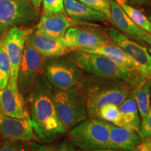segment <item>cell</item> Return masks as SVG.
Wrapping results in <instances>:
<instances>
[{
	"mask_svg": "<svg viewBox=\"0 0 151 151\" xmlns=\"http://www.w3.org/2000/svg\"><path fill=\"white\" fill-rule=\"evenodd\" d=\"M118 107L123 122V127L129 128L140 133L141 119L132 90L129 96Z\"/></svg>",
	"mask_w": 151,
	"mask_h": 151,
	"instance_id": "19",
	"label": "cell"
},
{
	"mask_svg": "<svg viewBox=\"0 0 151 151\" xmlns=\"http://www.w3.org/2000/svg\"><path fill=\"white\" fill-rule=\"evenodd\" d=\"M68 58L88 75L122 81L133 87L145 80L139 71L122 67L101 55L73 51L68 54Z\"/></svg>",
	"mask_w": 151,
	"mask_h": 151,
	"instance_id": "3",
	"label": "cell"
},
{
	"mask_svg": "<svg viewBox=\"0 0 151 151\" xmlns=\"http://www.w3.org/2000/svg\"><path fill=\"white\" fill-rule=\"evenodd\" d=\"M71 143L81 150L92 151L107 148L109 123L97 118H88L69 130Z\"/></svg>",
	"mask_w": 151,
	"mask_h": 151,
	"instance_id": "5",
	"label": "cell"
},
{
	"mask_svg": "<svg viewBox=\"0 0 151 151\" xmlns=\"http://www.w3.org/2000/svg\"><path fill=\"white\" fill-rule=\"evenodd\" d=\"M52 99L57 116L66 131L88 118L83 96L77 86L67 90L53 88Z\"/></svg>",
	"mask_w": 151,
	"mask_h": 151,
	"instance_id": "4",
	"label": "cell"
},
{
	"mask_svg": "<svg viewBox=\"0 0 151 151\" xmlns=\"http://www.w3.org/2000/svg\"><path fill=\"white\" fill-rule=\"evenodd\" d=\"M37 10L29 0H0V35L37 20Z\"/></svg>",
	"mask_w": 151,
	"mask_h": 151,
	"instance_id": "7",
	"label": "cell"
},
{
	"mask_svg": "<svg viewBox=\"0 0 151 151\" xmlns=\"http://www.w3.org/2000/svg\"><path fill=\"white\" fill-rule=\"evenodd\" d=\"M98 119L118 127H123V122L118 106L112 104L104 106L98 112Z\"/></svg>",
	"mask_w": 151,
	"mask_h": 151,
	"instance_id": "23",
	"label": "cell"
},
{
	"mask_svg": "<svg viewBox=\"0 0 151 151\" xmlns=\"http://www.w3.org/2000/svg\"><path fill=\"white\" fill-rule=\"evenodd\" d=\"M64 39L72 52L97 48L112 43L107 34L92 29L76 27L69 28Z\"/></svg>",
	"mask_w": 151,
	"mask_h": 151,
	"instance_id": "11",
	"label": "cell"
},
{
	"mask_svg": "<svg viewBox=\"0 0 151 151\" xmlns=\"http://www.w3.org/2000/svg\"><path fill=\"white\" fill-rule=\"evenodd\" d=\"M110 20L113 25L120 32L144 46L145 43L141 38L143 29L132 21L116 1L110 0Z\"/></svg>",
	"mask_w": 151,
	"mask_h": 151,
	"instance_id": "17",
	"label": "cell"
},
{
	"mask_svg": "<svg viewBox=\"0 0 151 151\" xmlns=\"http://www.w3.org/2000/svg\"><path fill=\"white\" fill-rule=\"evenodd\" d=\"M47 59L27 40L18 76V90L24 99L31 91L38 76L43 73Z\"/></svg>",
	"mask_w": 151,
	"mask_h": 151,
	"instance_id": "8",
	"label": "cell"
},
{
	"mask_svg": "<svg viewBox=\"0 0 151 151\" xmlns=\"http://www.w3.org/2000/svg\"><path fill=\"white\" fill-rule=\"evenodd\" d=\"M33 32L32 29L14 27L0 35L11 63V75L8 85L14 89H18V71L23 55L24 45Z\"/></svg>",
	"mask_w": 151,
	"mask_h": 151,
	"instance_id": "9",
	"label": "cell"
},
{
	"mask_svg": "<svg viewBox=\"0 0 151 151\" xmlns=\"http://www.w3.org/2000/svg\"><path fill=\"white\" fill-rule=\"evenodd\" d=\"M0 113L13 118L29 117L25 99L18 89L8 85L0 90Z\"/></svg>",
	"mask_w": 151,
	"mask_h": 151,
	"instance_id": "14",
	"label": "cell"
},
{
	"mask_svg": "<svg viewBox=\"0 0 151 151\" xmlns=\"http://www.w3.org/2000/svg\"><path fill=\"white\" fill-rule=\"evenodd\" d=\"M107 35L112 43L120 46L127 54L143 78H151V55L146 47L130 39L116 28H109Z\"/></svg>",
	"mask_w": 151,
	"mask_h": 151,
	"instance_id": "10",
	"label": "cell"
},
{
	"mask_svg": "<svg viewBox=\"0 0 151 151\" xmlns=\"http://www.w3.org/2000/svg\"><path fill=\"white\" fill-rule=\"evenodd\" d=\"M29 151H57V147L47 146L33 141L30 143Z\"/></svg>",
	"mask_w": 151,
	"mask_h": 151,
	"instance_id": "29",
	"label": "cell"
},
{
	"mask_svg": "<svg viewBox=\"0 0 151 151\" xmlns=\"http://www.w3.org/2000/svg\"><path fill=\"white\" fill-rule=\"evenodd\" d=\"M64 5L66 14L75 20L103 22L109 20L106 15L76 0H64Z\"/></svg>",
	"mask_w": 151,
	"mask_h": 151,
	"instance_id": "18",
	"label": "cell"
},
{
	"mask_svg": "<svg viewBox=\"0 0 151 151\" xmlns=\"http://www.w3.org/2000/svg\"><path fill=\"white\" fill-rule=\"evenodd\" d=\"M57 151H76V148L72 143L64 142L57 146Z\"/></svg>",
	"mask_w": 151,
	"mask_h": 151,
	"instance_id": "31",
	"label": "cell"
},
{
	"mask_svg": "<svg viewBox=\"0 0 151 151\" xmlns=\"http://www.w3.org/2000/svg\"><path fill=\"white\" fill-rule=\"evenodd\" d=\"M73 24L66 14H43L36 26L35 32L51 38L64 37Z\"/></svg>",
	"mask_w": 151,
	"mask_h": 151,
	"instance_id": "15",
	"label": "cell"
},
{
	"mask_svg": "<svg viewBox=\"0 0 151 151\" xmlns=\"http://www.w3.org/2000/svg\"><path fill=\"white\" fill-rule=\"evenodd\" d=\"M27 41L46 58H53L67 55L72 52L64 37L51 38L33 32Z\"/></svg>",
	"mask_w": 151,
	"mask_h": 151,
	"instance_id": "13",
	"label": "cell"
},
{
	"mask_svg": "<svg viewBox=\"0 0 151 151\" xmlns=\"http://www.w3.org/2000/svg\"><path fill=\"white\" fill-rule=\"evenodd\" d=\"M0 148H1V143H0Z\"/></svg>",
	"mask_w": 151,
	"mask_h": 151,
	"instance_id": "38",
	"label": "cell"
},
{
	"mask_svg": "<svg viewBox=\"0 0 151 151\" xmlns=\"http://www.w3.org/2000/svg\"><path fill=\"white\" fill-rule=\"evenodd\" d=\"M116 1L120 6L122 10L131 19L132 22H134L137 25L144 31L151 34V23L150 20L146 15L143 14L137 9L125 3L123 0H116Z\"/></svg>",
	"mask_w": 151,
	"mask_h": 151,
	"instance_id": "22",
	"label": "cell"
},
{
	"mask_svg": "<svg viewBox=\"0 0 151 151\" xmlns=\"http://www.w3.org/2000/svg\"><path fill=\"white\" fill-rule=\"evenodd\" d=\"M0 151H29V148L24 142L6 140L1 146Z\"/></svg>",
	"mask_w": 151,
	"mask_h": 151,
	"instance_id": "27",
	"label": "cell"
},
{
	"mask_svg": "<svg viewBox=\"0 0 151 151\" xmlns=\"http://www.w3.org/2000/svg\"><path fill=\"white\" fill-rule=\"evenodd\" d=\"M141 38H142V40L144 42L145 45L148 47V51L151 55V34L143 30Z\"/></svg>",
	"mask_w": 151,
	"mask_h": 151,
	"instance_id": "32",
	"label": "cell"
},
{
	"mask_svg": "<svg viewBox=\"0 0 151 151\" xmlns=\"http://www.w3.org/2000/svg\"><path fill=\"white\" fill-rule=\"evenodd\" d=\"M11 75V63L6 50L0 38V90L8 86Z\"/></svg>",
	"mask_w": 151,
	"mask_h": 151,
	"instance_id": "24",
	"label": "cell"
},
{
	"mask_svg": "<svg viewBox=\"0 0 151 151\" xmlns=\"http://www.w3.org/2000/svg\"><path fill=\"white\" fill-rule=\"evenodd\" d=\"M77 51H83L90 52V53L101 55L109 58L112 61L122 66V67H125L129 68V69L137 70L134 64L132 63L131 60L128 58L127 54L124 52V50L120 46H117L113 43H109V44L104 45V46L97 47V48L83 49V50H77Z\"/></svg>",
	"mask_w": 151,
	"mask_h": 151,
	"instance_id": "20",
	"label": "cell"
},
{
	"mask_svg": "<svg viewBox=\"0 0 151 151\" xmlns=\"http://www.w3.org/2000/svg\"><path fill=\"white\" fill-rule=\"evenodd\" d=\"M0 135L6 140L31 142L37 140L29 117L13 118L0 113Z\"/></svg>",
	"mask_w": 151,
	"mask_h": 151,
	"instance_id": "12",
	"label": "cell"
},
{
	"mask_svg": "<svg viewBox=\"0 0 151 151\" xmlns=\"http://www.w3.org/2000/svg\"><path fill=\"white\" fill-rule=\"evenodd\" d=\"M76 151H85V150H81V149H78V150H76Z\"/></svg>",
	"mask_w": 151,
	"mask_h": 151,
	"instance_id": "37",
	"label": "cell"
},
{
	"mask_svg": "<svg viewBox=\"0 0 151 151\" xmlns=\"http://www.w3.org/2000/svg\"><path fill=\"white\" fill-rule=\"evenodd\" d=\"M83 96L88 118H97L99 110L112 104L120 106L134 88L119 80H113L87 75L77 85Z\"/></svg>",
	"mask_w": 151,
	"mask_h": 151,
	"instance_id": "2",
	"label": "cell"
},
{
	"mask_svg": "<svg viewBox=\"0 0 151 151\" xmlns=\"http://www.w3.org/2000/svg\"><path fill=\"white\" fill-rule=\"evenodd\" d=\"M125 3L129 5H143L150 2L151 0H123Z\"/></svg>",
	"mask_w": 151,
	"mask_h": 151,
	"instance_id": "33",
	"label": "cell"
},
{
	"mask_svg": "<svg viewBox=\"0 0 151 151\" xmlns=\"http://www.w3.org/2000/svg\"><path fill=\"white\" fill-rule=\"evenodd\" d=\"M43 14H66L64 0H43Z\"/></svg>",
	"mask_w": 151,
	"mask_h": 151,
	"instance_id": "26",
	"label": "cell"
},
{
	"mask_svg": "<svg viewBox=\"0 0 151 151\" xmlns=\"http://www.w3.org/2000/svg\"><path fill=\"white\" fill-rule=\"evenodd\" d=\"M140 134L143 140L151 137V112H149L145 118L141 119Z\"/></svg>",
	"mask_w": 151,
	"mask_h": 151,
	"instance_id": "28",
	"label": "cell"
},
{
	"mask_svg": "<svg viewBox=\"0 0 151 151\" xmlns=\"http://www.w3.org/2000/svg\"><path fill=\"white\" fill-rule=\"evenodd\" d=\"M53 87L43 74L36 80L25 102L37 139L51 142L66 130L57 116L52 99Z\"/></svg>",
	"mask_w": 151,
	"mask_h": 151,
	"instance_id": "1",
	"label": "cell"
},
{
	"mask_svg": "<svg viewBox=\"0 0 151 151\" xmlns=\"http://www.w3.org/2000/svg\"><path fill=\"white\" fill-rule=\"evenodd\" d=\"M79 1L94 10H97L106 15L110 20V0H79Z\"/></svg>",
	"mask_w": 151,
	"mask_h": 151,
	"instance_id": "25",
	"label": "cell"
},
{
	"mask_svg": "<svg viewBox=\"0 0 151 151\" xmlns=\"http://www.w3.org/2000/svg\"><path fill=\"white\" fill-rule=\"evenodd\" d=\"M141 119L145 118L150 110L151 99V78L145 79L132 89Z\"/></svg>",
	"mask_w": 151,
	"mask_h": 151,
	"instance_id": "21",
	"label": "cell"
},
{
	"mask_svg": "<svg viewBox=\"0 0 151 151\" xmlns=\"http://www.w3.org/2000/svg\"><path fill=\"white\" fill-rule=\"evenodd\" d=\"M149 112H151V99H150V110H149Z\"/></svg>",
	"mask_w": 151,
	"mask_h": 151,
	"instance_id": "35",
	"label": "cell"
},
{
	"mask_svg": "<svg viewBox=\"0 0 151 151\" xmlns=\"http://www.w3.org/2000/svg\"><path fill=\"white\" fill-rule=\"evenodd\" d=\"M142 140L139 132L109 123V139L107 148L137 151L138 145Z\"/></svg>",
	"mask_w": 151,
	"mask_h": 151,
	"instance_id": "16",
	"label": "cell"
},
{
	"mask_svg": "<svg viewBox=\"0 0 151 151\" xmlns=\"http://www.w3.org/2000/svg\"><path fill=\"white\" fill-rule=\"evenodd\" d=\"M92 151H130V150H117V149H111V148H102V149H97Z\"/></svg>",
	"mask_w": 151,
	"mask_h": 151,
	"instance_id": "34",
	"label": "cell"
},
{
	"mask_svg": "<svg viewBox=\"0 0 151 151\" xmlns=\"http://www.w3.org/2000/svg\"><path fill=\"white\" fill-rule=\"evenodd\" d=\"M137 151H151V137L142 140L138 145Z\"/></svg>",
	"mask_w": 151,
	"mask_h": 151,
	"instance_id": "30",
	"label": "cell"
},
{
	"mask_svg": "<svg viewBox=\"0 0 151 151\" xmlns=\"http://www.w3.org/2000/svg\"><path fill=\"white\" fill-rule=\"evenodd\" d=\"M42 74L54 88L67 90L76 86L85 73L69 58L62 56L47 59Z\"/></svg>",
	"mask_w": 151,
	"mask_h": 151,
	"instance_id": "6",
	"label": "cell"
},
{
	"mask_svg": "<svg viewBox=\"0 0 151 151\" xmlns=\"http://www.w3.org/2000/svg\"><path fill=\"white\" fill-rule=\"evenodd\" d=\"M148 19H149V20H150V23H151V16H148Z\"/></svg>",
	"mask_w": 151,
	"mask_h": 151,
	"instance_id": "36",
	"label": "cell"
}]
</instances>
